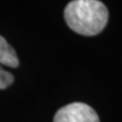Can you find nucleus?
<instances>
[{"label":"nucleus","instance_id":"nucleus-2","mask_svg":"<svg viewBox=\"0 0 122 122\" xmlns=\"http://www.w3.org/2000/svg\"><path fill=\"white\" fill-rule=\"evenodd\" d=\"M53 122H100L97 112L81 102L71 103L56 112Z\"/></svg>","mask_w":122,"mask_h":122},{"label":"nucleus","instance_id":"nucleus-4","mask_svg":"<svg viewBox=\"0 0 122 122\" xmlns=\"http://www.w3.org/2000/svg\"><path fill=\"white\" fill-rule=\"evenodd\" d=\"M13 75L0 66V90H4L6 87H8L13 82Z\"/></svg>","mask_w":122,"mask_h":122},{"label":"nucleus","instance_id":"nucleus-3","mask_svg":"<svg viewBox=\"0 0 122 122\" xmlns=\"http://www.w3.org/2000/svg\"><path fill=\"white\" fill-rule=\"evenodd\" d=\"M0 64L12 68L20 65L16 52L2 36H0Z\"/></svg>","mask_w":122,"mask_h":122},{"label":"nucleus","instance_id":"nucleus-1","mask_svg":"<svg viewBox=\"0 0 122 122\" xmlns=\"http://www.w3.org/2000/svg\"><path fill=\"white\" fill-rule=\"evenodd\" d=\"M64 20L73 32L92 37L105 29L109 11L100 0H72L64 9Z\"/></svg>","mask_w":122,"mask_h":122}]
</instances>
